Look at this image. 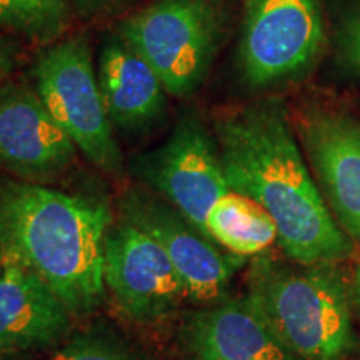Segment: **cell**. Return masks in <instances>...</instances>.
Listing matches in <instances>:
<instances>
[{"label": "cell", "mask_w": 360, "mask_h": 360, "mask_svg": "<svg viewBox=\"0 0 360 360\" xmlns=\"http://www.w3.org/2000/svg\"><path fill=\"white\" fill-rule=\"evenodd\" d=\"M112 209L94 193L64 192L0 175V250L47 283L72 315L105 297L103 242Z\"/></svg>", "instance_id": "2"}, {"label": "cell", "mask_w": 360, "mask_h": 360, "mask_svg": "<svg viewBox=\"0 0 360 360\" xmlns=\"http://www.w3.org/2000/svg\"><path fill=\"white\" fill-rule=\"evenodd\" d=\"M207 233L240 257H257L278 238L277 225L264 207L232 191L220 197L207 215Z\"/></svg>", "instance_id": "15"}, {"label": "cell", "mask_w": 360, "mask_h": 360, "mask_svg": "<svg viewBox=\"0 0 360 360\" xmlns=\"http://www.w3.org/2000/svg\"><path fill=\"white\" fill-rule=\"evenodd\" d=\"M79 11L85 13H105L112 12L122 0H70Z\"/></svg>", "instance_id": "20"}, {"label": "cell", "mask_w": 360, "mask_h": 360, "mask_svg": "<svg viewBox=\"0 0 360 360\" xmlns=\"http://www.w3.org/2000/svg\"><path fill=\"white\" fill-rule=\"evenodd\" d=\"M37 94L62 130L90 164L112 175L124 170L101 85L85 37L51 45L34 69Z\"/></svg>", "instance_id": "5"}, {"label": "cell", "mask_w": 360, "mask_h": 360, "mask_svg": "<svg viewBox=\"0 0 360 360\" xmlns=\"http://www.w3.org/2000/svg\"><path fill=\"white\" fill-rule=\"evenodd\" d=\"M2 265H4V254L2 250H0V272H2Z\"/></svg>", "instance_id": "22"}, {"label": "cell", "mask_w": 360, "mask_h": 360, "mask_svg": "<svg viewBox=\"0 0 360 360\" xmlns=\"http://www.w3.org/2000/svg\"><path fill=\"white\" fill-rule=\"evenodd\" d=\"M350 300H352L354 314L360 319V265L355 269L352 281H350Z\"/></svg>", "instance_id": "21"}, {"label": "cell", "mask_w": 360, "mask_h": 360, "mask_svg": "<svg viewBox=\"0 0 360 360\" xmlns=\"http://www.w3.org/2000/svg\"><path fill=\"white\" fill-rule=\"evenodd\" d=\"M317 0H245L240 69L252 87L300 75L321 52Z\"/></svg>", "instance_id": "6"}, {"label": "cell", "mask_w": 360, "mask_h": 360, "mask_svg": "<svg viewBox=\"0 0 360 360\" xmlns=\"http://www.w3.org/2000/svg\"><path fill=\"white\" fill-rule=\"evenodd\" d=\"M215 137L229 191L257 202L290 262L340 264L355 245L335 222L277 102L220 117Z\"/></svg>", "instance_id": "1"}, {"label": "cell", "mask_w": 360, "mask_h": 360, "mask_svg": "<svg viewBox=\"0 0 360 360\" xmlns=\"http://www.w3.org/2000/svg\"><path fill=\"white\" fill-rule=\"evenodd\" d=\"M174 97L197 90L220 40V15L210 0H159L119 27Z\"/></svg>", "instance_id": "4"}, {"label": "cell", "mask_w": 360, "mask_h": 360, "mask_svg": "<svg viewBox=\"0 0 360 360\" xmlns=\"http://www.w3.org/2000/svg\"><path fill=\"white\" fill-rule=\"evenodd\" d=\"M245 297L300 359L345 360L355 349L350 282L339 264H285L260 254Z\"/></svg>", "instance_id": "3"}, {"label": "cell", "mask_w": 360, "mask_h": 360, "mask_svg": "<svg viewBox=\"0 0 360 360\" xmlns=\"http://www.w3.org/2000/svg\"><path fill=\"white\" fill-rule=\"evenodd\" d=\"M97 79L112 125L142 130L160 119L165 107L164 84L120 35L103 45Z\"/></svg>", "instance_id": "14"}, {"label": "cell", "mask_w": 360, "mask_h": 360, "mask_svg": "<svg viewBox=\"0 0 360 360\" xmlns=\"http://www.w3.org/2000/svg\"><path fill=\"white\" fill-rule=\"evenodd\" d=\"M69 22L70 0H0V25L35 42L62 37Z\"/></svg>", "instance_id": "16"}, {"label": "cell", "mask_w": 360, "mask_h": 360, "mask_svg": "<svg viewBox=\"0 0 360 360\" xmlns=\"http://www.w3.org/2000/svg\"><path fill=\"white\" fill-rule=\"evenodd\" d=\"M139 174L162 199L209 237L207 215L229 192V186L217 143L199 117H180L167 141L141 157Z\"/></svg>", "instance_id": "8"}, {"label": "cell", "mask_w": 360, "mask_h": 360, "mask_svg": "<svg viewBox=\"0 0 360 360\" xmlns=\"http://www.w3.org/2000/svg\"><path fill=\"white\" fill-rule=\"evenodd\" d=\"M103 281L125 317L139 323L169 317L187 299L167 254L124 219L110 225L103 242Z\"/></svg>", "instance_id": "9"}, {"label": "cell", "mask_w": 360, "mask_h": 360, "mask_svg": "<svg viewBox=\"0 0 360 360\" xmlns=\"http://www.w3.org/2000/svg\"><path fill=\"white\" fill-rule=\"evenodd\" d=\"M75 150L37 90L20 84L0 87V167L27 182H45L70 167Z\"/></svg>", "instance_id": "10"}, {"label": "cell", "mask_w": 360, "mask_h": 360, "mask_svg": "<svg viewBox=\"0 0 360 360\" xmlns=\"http://www.w3.org/2000/svg\"><path fill=\"white\" fill-rule=\"evenodd\" d=\"M47 360H147L137 349L110 332H82L65 342Z\"/></svg>", "instance_id": "17"}, {"label": "cell", "mask_w": 360, "mask_h": 360, "mask_svg": "<svg viewBox=\"0 0 360 360\" xmlns=\"http://www.w3.org/2000/svg\"><path fill=\"white\" fill-rule=\"evenodd\" d=\"M17 62V47L11 40H7L4 35H0V87L11 72L13 70Z\"/></svg>", "instance_id": "19"}, {"label": "cell", "mask_w": 360, "mask_h": 360, "mask_svg": "<svg viewBox=\"0 0 360 360\" xmlns=\"http://www.w3.org/2000/svg\"><path fill=\"white\" fill-rule=\"evenodd\" d=\"M340 56L349 69L360 75V7L345 19L339 34Z\"/></svg>", "instance_id": "18"}, {"label": "cell", "mask_w": 360, "mask_h": 360, "mask_svg": "<svg viewBox=\"0 0 360 360\" xmlns=\"http://www.w3.org/2000/svg\"><path fill=\"white\" fill-rule=\"evenodd\" d=\"M180 335L188 360H304L283 344L247 297L193 310Z\"/></svg>", "instance_id": "12"}, {"label": "cell", "mask_w": 360, "mask_h": 360, "mask_svg": "<svg viewBox=\"0 0 360 360\" xmlns=\"http://www.w3.org/2000/svg\"><path fill=\"white\" fill-rule=\"evenodd\" d=\"M70 310L29 269L4 259L0 272V352L49 347L67 335Z\"/></svg>", "instance_id": "13"}, {"label": "cell", "mask_w": 360, "mask_h": 360, "mask_svg": "<svg viewBox=\"0 0 360 360\" xmlns=\"http://www.w3.org/2000/svg\"><path fill=\"white\" fill-rule=\"evenodd\" d=\"M120 219L152 237L182 278L187 300L214 304L227 292L245 257L220 249L164 199L130 188L119 200Z\"/></svg>", "instance_id": "7"}, {"label": "cell", "mask_w": 360, "mask_h": 360, "mask_svg": "<svg viewBox=\"0 0 360 360\" xmlns=\"http://www.w3.org/2000/svg\"><path fill=\"white\" fill-rule=\"evenodd\" d=\"M300 137L328 210L360 242V122L345 112H312L300 120Z\"/></svg>", "instance_id": "11"}]
</instances>
